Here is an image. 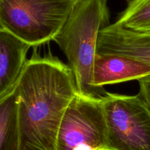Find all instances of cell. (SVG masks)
Wrapping results in <instances>:
<instances>
[{
    "label": "cell",
    "mask_w": 150,
    "mask_h": 150,
    "mask_svg": "<svg viewBox=\"0 0 150 150\" xmlns=\"http://www.w3.org/2000/svg\"><path fill=\"white\" fill-rule=\"evenodd\" d=\"M150 74V65L136 59L119 54H96L93 66V85H104L139 80Z\"/></svg>",
    "instance_id": "7"
},
{
    "label": "cell",
    "mask_w": 150,
    "mask_h": 150,
    "mask_svg": "<svg viewBox=\"0 0 150 150\" xmlns=\"http://www.w3.org/2000/svg\"><path fill=\"white\" fill-rule=\"evenodd\" d=\"M138 81L140 87L139 95L150 107V74L141 78Z\"/></svg>",
    "instance_id": "11"
},
{
    "label": "cell",
    "mask_w": 150,
    "mask_h": 150,
    "mask_svg": "<svg viewBox=\"0 0 150 150\" xmlns=\"http://www.w3.org/2000/svg\"><path fill=\"white\" fill-rule=\"evenodd\" d=\"M114 23L130 30L150 32V0H130Z\"/></svg>",
    "instance_id": "10"
},
{
    "label": "cell",
    "mask_w": 150,
    "mask_h": 150,
    "mask_svg": "<svg viewBox=\"0 0 150 150\" xmlns=\"http://www.w3.org/2000/svg\"><path fill=\"white\" fill-rule=\"evenodd\" d=\"M105 150H150V107L140 95L107 92L102 97Z\"/></svg>",
    "instance_id": "4"
},
{
    "label": "cell",
    "mask_w": 150,
    "mask_h": 150,
    "mask_svg": "<svg viewBox=\"0 0 150 150\" xmlns=\"http://www.w3.org/2000/svg\"><path fill=\"white\" fill-rule=\"evenodd\" d=\"M102 97L75 96L63 116L57 150L106 149L107 129Z\"/></svg>",
    "instance_id": "5"
},
{
    "label": "cell",
    "mask_w": 150,
    "mask_h": 150,
    "mask_svg": "<svg viewBox=\"0 0 150 150\" xmlns=\"http://www.w3.org/2000/svg\"><path fill=\"white\" fill-rule=\"evenodd\" d=\"M16 85L0 96V150H20Z\"/></svg>",
    "instance_id": "9"
},
{
    "label": "cell",
    "mask_w": 150,
    "mask_h": 150,
    "mask_svg": "<svg viewBox=\"0 0 150 150\" xmlns=\"http://www.w3.org/2000/svg\"><path fill=\"white\" fill-rule=\"evenodd\" d=\"M20 150H57L67 106L78 94L68 65L34 54L16 85Z\"/></svg>",
    "instance_id": "1"
},
{
    "label": "cell",
    "mask_w": 150,
    "mask_h": 150,
    "mask_svg": "<svg viewBox=\"0 0 150 150\" xmlns=\"http://www.w3.org/2000/svg\"><path fill=\"white\" fill-rule=\"evenodd\" d=\"M107 0H80L53 41L65 55L78 94L101 98L107 91L93 85V66L99 32L108 25Z\"/></svg>",
    "instance_id": "2"
},
{
    "label": "cell",
    "mask_w": 150,
    "mask_h": 150,
    "mask_svg": "<svg viewBox=\"0 0 150 150\" xmlns=\"http://www.w3.org/2000/svg\"><path fill=\"white\" fill-rule=\"evenodd\" d=\"M97 54L127 56L150 65V32L107 25L99 32Z\"/></svg>",
    "instance_id": "6"
},
{
    "label": "cell",
    "mask_w": 150,
    "mask_h": 150,
    "mask_svg": "<svg viewBox=\"0 0 150 150\" xmlns=\"http://www.w3.org/2000/svg\"><path fill=\"white\" fill-rule=\"evenodd\" d=\"M80 0H0V27L31 47L54 40Z\"/></svg>",
    "instance_id": "3"
},
{
    "label": "cell",
    "mask_w": 150,
    "mask_h": 150,
    "mask_svg": "<svg viewBox=\"0 0 150 150\" xmlns=\"http://www.w3.org/2000/svg\"><path fill=\"white\" fill-rule=\"evenodd\" d=\"M30 46L0 27V96L8 92L18 80L27 62Z\"/></svg>",
    "instance_id": "8"
}]
</instances>
